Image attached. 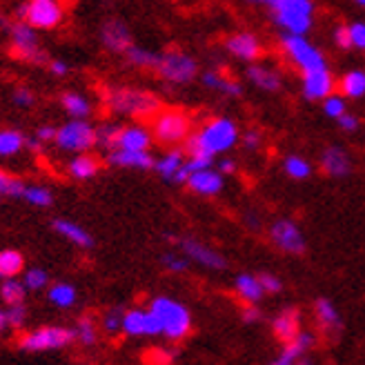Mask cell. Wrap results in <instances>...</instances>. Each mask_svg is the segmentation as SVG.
I'll use <instances>...</instances> for the list:
<instances>
[{"instance_id": "cell-56", "label": "cell", "mask_w": 365, "mask_h": 365, "mask_svg": "<svg viewBox=\"0 0 365 365\" xmlns=\"http://www.w3.org/2000/svg\"><path fill=\"white\" fill-rule=\"evenodd\" d=\"M261 319V312L254 305H250L247 309H245V314H243V321L245 323H254V321H259Z\"/></svg>"}, {"instance_id": "cell-21", "label": "cell", "mask_w": 365, "mask_h": 365, "mask_svg": "<svg viewBox=\"0 0 365 365\" xmlns=\"http://www.w3.org/2000/svg\"><path fill=\"white\" fill-rule=\"evenodd\" d=\"M51 227L58 236H63L65 241H69L71 245H76V247L89 250L91 245H94V236H91L85 227H81L78 223L69 221V218H53Z\"/></svg>"}, {"instance_id": "cell-43", "label": "cell", "mask_w": 365, "mask_h": 365, "mask_svg": "<svg viewBox=\"0 0 365 365\" xmlns=\"http://www.w3.org/2000/svg\"><path fill=\"white\" fill-rule=\"evenodd\" d=\"M25 190V182L21 178H16L7 172L0 170V196H9V198H21Z\"/></svg>"}, {"instance_id": "cell-29", "label": "cell", "mask_w": 365, "mask_h": 365, "mask_svg": "<svg viewBox=\"0 0 365 365\" xmlns=\"http://www.w3.org/2000/svg\"><path fill=\"white\" fill-rule=\"evenodd\" d=\"M61 105L71 118L87 120L91 116V103L83 94H78V91H65L61 96Z\"/></svg>"}, {"instance_id": "cell-34", "label": "cell", "mask_w": 365, "mask_h": 365, "mask_svg": "<svg viewBox=\"0 0 365 365\" xmlns=\"http://www.w3.org/2000/svg\"><path fill=\"white\" fill-rule=\"evenodd\" d=\"M200 81H203V85H205L207 89L221 91V94L232 96V98H236V96H241V94H243V89H241L239 83H234V81L221 76L218 71H205V74L200 76Z\"/></svg>"}, {"instance_id": "cell-5", "label": "cell", "mask_w": 365, "mask_h": 365, "mask_svg": "<svg viewBox=\"0 0 365 365\" xmlns=\"http://www.w3.org/2000/svg\"><path fill=\"white\" fill-rule=\"evenodd\" d=\"M74 343V330L65 325H45L41 330H31L18 336L16 345L23 352H51L63 350Z\"/></svg>"}, {"instance_id": "cell-26", "label": "cell", "mask_w": 365, "mask_h": 365, "mask_svg": "<svg viewBox=\"0 0 365 365\" xmlns=\"http://www.w3.org/2000/svg\"><path fill=\"white\" fill-rule=\"evenodd\" d=\"M234 289H236V294H239V299L241 301H245V303H250V305H254V303H259L261 299H263V294H265V289H263V285H261V281L254 277V274H239L236 277V281H234Z\"/></svg>"}, {"instance_id": "cell-15", "label": "cell", "mask_w": 365, "mask_h": 365, "mask_svg": "<svg viewBox=\"0 0 365 365\" xmlns=\"http://www.w3.org/2000/svg\"><path fill=\"white\" fill-rule=\"evenodd\" d=\"M301 87L307 101H325L330 94H334V76L327 67L305 71L301 78Z\"/></svg>"}, {"instance_id": "cell-36", "label": "cell", "mask_w": 365, "mask_h": 365, "mask_svg": "<svg viewBox=\"0 0 365 365\" xmlns=\"http://www.w3.org/2000/svg\"><path fill=\"white\" fill-rule=\"evenodd\" d=\"M125 58L130 61V65L138 67V69H156L158 61H160V53L152 51V49H143L132 45L130 49L125 51Z\"/></svg>"}, {"instance_id": "cell-44", "label": "cell", "mask_w": 365, "mask_h": 365, "mask_svg": "<svg viewBox=\"0 0 365 365\" xmlns=\"http://www.w3.org/2000/svg\"><path fill=\"white\" fill-rule=\"evenodd\" d=\"M323 112L325 116H330V118H341L343 114H348V101H345L343 94H330L325 101H323Z\"/></svg>"}, {"instance_id": "cell-50", "label": "cell", "mask_w": 365, "mask_h": 365, "mask_svg": "<svg viewBox=\"0 0 365 365\" xmlns=\"http://www.w3.org/2000/svg\"><path fill=\"white\" fill-rule=\"evenodd\" d=\"M334 43L339 49H352L350 45V34H348V25H341L334 29Z\"/></svg>"}, {"instance_id": "cell-11", "label": "cell", "mask_w": 365, "mask_h": 365, "mask_svg": "<svg viewBox=\"0 0 365 365\" xmlns=\"http://www.w3.org/2000/svg\"><path fill=\"white\" fill-rule=\"evenodd\" d=\"M16 16L34 29H53L63 23V7L56 0H29L16 9Z\"/></svg>"}, {"instance_id": "cell-25", "label": "cell", "mask_w": 365, "mask_h": 365, "mask_svg": "<svg viewBox=\"0 0 365 365\" xmlns=\"http://www.w3.org/2000/svg\"><path fill=\"white\" fill-rule=\"evenodd\" d=\"M67 172H69L71 178H76V180H89V178H94L101 172V160L94 154H89V152L76 154L74 158L69 160Z\"/></svg>"}, {"instance_id": "cell-47", "label": "cell", "mask_w": 365, "mask_h": 365, "mask_svg": "<svg viewBox=\"0 0 365 365\" xmlns=\"http://www.w3.org/2000/svg\"><path fill=\"white\" fill-rule=\"evenodd\" d=\"M348 34H350V45H352V49L365 51V23H352V25H348Z\"/></svg>"}, {"instance_id": "cell-4", "label": "cell", "mask_w": 365, "mask_h": 365, "mask_svg": "<svg viewBox=\"0 0 365 365\" xmlns=\"http://www.w3.org/2000/svg\"><path fill=\"white\" fill-rule=\"evenodd\" d=\"M150 309L160 321L163 336H168L170 341H180L190 334L192 314L182 303H178L170 297H156V299H152Z\"/></svg>"}, {"instance_id": "cell-7", "label": "cell", "mask_w": 365, "mask_h": 365, "mask_svg": "<svg viewBox=\"0 0 365 365\" xmlns=\"http://www.w3.org/2000/svg\"><path fill=\"white\" fill-rule=\"evenodd\" d=\"M53 143H56V148L63 152H71V154L89 152L96 145V127L89 120L69 118L65 125H61L56 130Z\"/></svg>"}, {"instance_id": "cell-60", "label": "cell", "mask_w": 365, "mask_h": 365, "mask_svg": "<svg viewBox=\"0 0 365 365\" xmlns=\"http://www.w3.org/2000/svg\"><path fill=\"white\" fill-rule=\"evenodd\" d=\"M297 365H312V363H309V361H305V359H301V361H299Z\"/></svg>"}, {"instance_id": "cell-51", "label": "cell", "mask_w": 365, "mask_h": 365, "mask_svg": "<svg viewBox=\"0 0 365 365\" xmlns=\"http://www.w3.org/2000/svg\"><path fill=\"white\" fill-rule=\"evenodd\" d=\"M261 138H263V136H261L259 130H247V132L241 136V143L245 145L247 150H257L259 145H261Z\"/></svg>"}, {"instance_id": "cell-35", "label": "cell", "mask_w": 365, "mask_h": 365, "mask_svg": "<svg viewBox=\"0 0 365 365\" xmlns=\"http://www.w3.org/2000/svg\"><path fill=\"white\" fill-rule=\"evenodd\" d=\"M127 309L123 305H114L107 307L103 317H101V332H105L107 336H116L123 332V319H125Z\"/></svg>"}, {"instance_id": "cell-17", "label": "cell", "mask_w": 365, "mask_h": 365, "mask_svg": "<svg viewBox=\"0 0 365 365\" xmlns=\"http://www.w3.org/2000/svg\"><path fill=\"white\" fill-rule=\"evenodd\" d=\"M107 163L116 168H130V170H152L154 156L150 150H112L107 154Z\"/></svg>"}, {"instance_id": "cell-59", "label": "cell", "mask_w": 365, "mask_h": 365, "mask_svg": "<svg viewBox=\"0 0 365 365\" xmlns=\"http://www.w3.org/2000/svg\"><path fill=\"white\" fill-rule=\"evenodd\" d=\"M247 3H252V5H267V7H272V5H274V0H247Z\"/></svg>"}, {"instance_id": "cell-6", "label": "cell", "mask_w": 365, "mask_h": 365, "mask_svg": "<svg viewBox=\"0 0 365 365\" xmlns=\"http://www.w3.org/2000/svg\"><path fill=\"white\" fill-rule=\"evenodd\" d=\"M7 34L11 41V51L16 58L27 61L31 65H47L49 56L47 51L43 49L38 36H36V29L25 23V21H16L7 25Z\"/></svg>"}, {"instance_id": "cell-38", "label": "cell", "mask_w": 365, "mask_h": 365, "mask_svg": "<svg viewBox=\"0 0 365 365\" xmlns=\"http://www.w3.org/2000/svg\"><path fill=\"white\" fill-rule=\"evenodd\" d=\"M27 148V138L18 130H0V156H16Z\"/></svg>"}, {"instance_id": "cell-13", "label": "cell", "mask_w": 365, "mask_h": 365, "mask_svg": "<svg viewBox=\"0 0 365 365\" xmlns=\"http://www.w3.org/2000/svg\"><path fill=\"white\" fill-rule=\"evenodd\" d=\"M269 239L285 254H303L305 252V236H303L301 227L294 221H289V218H281V221L272 223Z\"/></svg>"}, {"instance_id": "cell-49", "label": "cell", "mask_w": 365, "mask_h": 365, "mask_svg": "<svg viewBox=\"0 0 365 365\" xmlns=\"http://www.w3.org/2000/svg\"><path fill=\"white\" fill-rule=\"evenodd\" d=\"M259 281H261V285H263V289L267 292V294H277V292H281V287H283L281 279H277L274 274H261Z\"/></svg>"}, {"instance_id": "cell-61", "label": "cell", "mask_w": 365, "mask_h": 365, "mask_svg": "<svg viewBox=\"0 0 365 365\" xmlns=\"http://www.w3.org/2000/svg\"><path fill=\"white\" fill-rule=\"evenodd\" d=\"M356 5H361V7H365V0H356Z\"/></svg>"}, {"instance_id": "cell-8", "label": "cell", "mask_w": 365, "mask_h": 365, "mask_svg": "<svg viewBox=\"0 0 365 365\" xmlns=\"http://www.w3.org/2000/svg\"><path fill=\"white\" fill-rule=\"evenodd\" d=\"M281 47H283V53L287 56V61L294 63L303 71V74H305V71H314V69L327 67L323 51L309 43L305 36L283 34L281 36Z\"/></svg>"}, {"instance_id": "cell-58", "label": "cell", "mask_w": 365, "mask_h": 365, "mask_svg": "<svg viewBox=\"0 0 365 365\" xmlns=\"http://www.w3.org/2000/svg\"><path fill=\"white\" fill-rule=\"evenodd\" d=\"M7 330V319H5V309H0V332Z\"/></svg>"}, {"instance_id": "cell-27", "label": "cell", "mask_w": 365, "mask_h": 365, "mask_svg": "<svg viewBox=\"0 0 365 365\" xmlns=\"http://www.w3.org/2000/svg\"><path fill=\"white\" fill-rule=\"evenodd\" d=\"M314 309H317V319H319V323H321V327L323 330L330 334V332H341V327H343V321H341V317H339V309H336V305L330 301V299H319L317 301V305H314Z\"/></svg>"}, {"instance_id": "cell-33", "label": "cell", "mask_w": 365, "mask_h": 365, "mask_svg": "<svg viewBox=\"0 0 365 365\" xmlns=\"http://www.w3.org/2000/svg\"><path fill=\"white\" fill-rule=\"evenodd\" d=\"M339 94L345 98H363L365 96V71L352 69L339 83Z\"/></svg>"}, {"instance_id": "cell-14", "label": "cell", "mask_w": 365, "mask_h": 365, "mask_svg": "<svg viewBox=\"0 0 365 365\" xmlns=\"http://www.w3.org/2000/svg\"><path fill=\"white\" fill-rule=\"evenodd\" d=\"M176 245L192 263H198L200 267L225 269V265H227V261L223 259V254H218L216 250L207 247L205 243H200L196 239H187V236H182V239H176Z\"/></svg>"}, {"instance_id": "cell-10", "label": "cell", "mask_w": 365, "mask_h": 365, "mask_svg": "<svg viewBox=\"0 0 365 365\" xmlns=\"http://www.w3.org/2000/svg\"><path fill=\"white\" fill-rule=\"evenodd\" d=\"M156 71L160 74L163 81H168L172 85H187L198 74V63L190 56V53L165 51V53H160Z\"/></svg>"}, {"instance_id": "cell-19", "label": "cell", "mask_w": 365, "mask_h": 365, "mask_svg": "<svg viewBox=\"0 0 365 365\" xmlns=\"http://www.w3.org/2000/svg\"><path fill=\"white\" fill-rule=\"evenodd\" d=\"M101 41H103V45L109 51H114V53H125L127 49L134 45L130 29H127V25L120 23V21L105 23L103 29H101Z\"/></svg>"}, {"instance_id": "cell-18", "label": "cell", "mask_w": 365, "mask_h": 365, "mask_svg": "<svg viewBox=\"0 0 365 365\" xmlns=\"http://www.w3.org/2000/svg\"><path fill=\"white\" fill-rule=\"evenodd\" d=\"M152 130H148L145 125H120V132L116 138L114 150H150L152 145Z\"/></svg>"}, {"instance_id": "cell-9", "label": "cell", "mask_w": 365, "mask_h": 365, "mask_svg": "<svg viewBox=\"0 0 365 365\" xmlns=\"http://www.w3.org/2000/svg\"><path fill=\"white\" fill-rule=\"evenodd\" d=\"M192 130L190 116L180 109H160L154 116L152 123V134L158 143L165 145H176V143H185Z\"/></svg>"}, {"instance_id": "cell-24", "label": "cell", "mask_w": 365, "mask_h": 365, "mask_svg": "<svg viewBox=\"0 0 365 365\" xmlns=\"http://www.w3.org/2000/svg\"><path fill=\"white\" fill-rule=\"evenodd\" d=\"M247 78L252 85H257L263 91H279L281 89V74L269 65H261V63L250 65Z\"/></svg>"}, {"instance_id": "cell-30", "label": "cell", "mask_w": 365, "mask_h": 365, "mask_svg": "<svg viewBox=\"0 0 365 365\" xmlns=\"http://www.w3.org/2000/svg\"><path fill=\"white\" fill-rule=\"evenodd\" d=\"M185 154L180 150H170L168 154H163L156 163H154V170L165 178V180H174L176 174L180 172V168L185 165Z\"/></svg>"}, {"instance_id": "cell-57", "label": "cell", "mask_w": 365, "mask_h": 365, "mask_svg": "<svg viewBox=\"0 0 365 365\" xmlns=\"http://www.w3.org/2000/svg\"><path fill=\"white\" fill-rule=\"evenodd\" d=\"M27 148H29V150H34V152H41L43 143H41L38 138H27Z\"/></svg>"}, {"instance_id": "cell-20", "label": "cell", "mask_w": 365, "mask_h": 365, "mask_svg": "<svg viewBox=\"0 0 365 365\" xmlns=\"http://www.w3.org/2000/svg\"><path fill=\"white\" fill-rule=\"evenodd\" d=\"M187 187L198 196H216L218 192L223 190V174L218 170H214V168L194 172L187 178Z\"/></svg>"}, {"instance_id": "cell-16", "label": "cell", "mask_w": 365, "mask_h": 365, "mask_svg": "<svg viewBox=\"0 0 365 365\" xmlns=\"http://www.w3.org/2000/svg\"><path fill=\"white\" fill-rule=\"evenodd\" d=\"M225 49H227V53H232L234 58H241L247 63L259 61L261 53H263V45L259 41V36H254L252 31L232 34L225 41Z\"/></svg>"}, {"instance_id": "cell-12", "label": "cell", "mask_w": 365, "mask_h": 365, "mask_svg": "<svg viewBox=\"0 0 365 365\" xmlns=\"http://www.w3.org/2000/svg\"><path fill=\"white\" fill-rule=\"evenodd\" d=\"M123 332L127 336H134V339L158 336V334H163V327H160V321L156 319V314L150 307H132L125 312Z\"/></svg>"}, {"instance_id": "cell-1", "label": "cell", "mask_w": 365, "mask_h": 365, "mask_svg": "<svg viewBox=\"0 0 365 365\" xmlns=\"http://www.w3.org/2000/svg\"><path fill=\"white\" fill-rule=\"evenodd\" d=\"M239 143V127L230 118H212L196 134H190L185 140L187 156L214 158L218 154L230 152Z\"/></svg>"}, {"instance_id": "cell-42", "label": "cell", "mask_w": 365, "mask_h": 365, "mask_svg": "<svg viewBox=\"0 0 365 365\" xmlns=\"http://www.w3.org/2000/svg\"><path fill=\"white\" fill-rule=\"evenodd\" d=\"M23 283L27 292H41L49 287V274L43 267H31L23 274Z\"/></svg>"}, {"instance_id": "cell-2", "label": "cell", "mask_w": 365, "mask_h": 365, "mask_svg": "<svg viewBox=\"0 0 365 365\" xmlns=\"http://www.w3.org/2000/svg\"><path fill=\"white\" fill-rule=\"evenodd\" d=\"M105 103L114 114L134 116V118H152L160 112V101L152 91L136 87H112L107 89Z\"/></svg>"}, {"instance_id": "cell-41", "label": "cell", "mask_w": 365, "mask_h": 365, "mask_svg": "<svg viewBox=\"0 0 365 365\" xmlns=\"http://www.w3.org/2000/svg\"><path fill=\"white\" fill-rule=\"evenodd\" d=\"M118 132H120V125H116V123H105V125L96 127V145L107 152H112L116 148Z\"/></svg>"}, {"instance_id": "cell-48", "label": "cell", "mask_w": 365, "mask_h": 365, "mask_svg": "<svg viewBox=\"0 0 365 365\" xmlns=\"http://www.w3.org/2000/svg\"><path fill=\"white\" fill-rule=\"evenodd\" d=\"M14 103L18 107H23V109H29L36 103V96H34V91L29 87H16L14 89Z\"/></svg>"}, {"instance_id": "cell-54", "label": "cell", "mask_w": 365, "mask_h": 365, "mask_svg": "<svg viewBox=\"0 0 365 365\" xmlns=\"http://www.w3.org/2000/svg\"><path fill=\"white\" fill-rule=\"evenodd\" d=\"M339 125H341V130H345V132H354V130H359V118L348 112V114H343L339 118Z\"/></svg>"}, {"instance_id": "cell-22", "label": "cell", "mask_w": 365, "mask_h": 365, "mask_svg": "<svg viewBox=\"0 0 365 365\" xmlns=\"http://www.w3.org/2000/svg\"><path fill=\"white\" fill-rule=\"evenodd\" d=\"M321 170H323L327 176H334V178L348 176L350 170H352L350 154L345 152L343 148H327V150L321 154Z\"/></svg>"}, {"instance_id": "cell-37", "label": "cell", "mask_w": 365, "mask_h": 365, "mask_svg": "<svg viewBox=\"0 0 365 365\" xmlns=\"http://www.w3.org/2000/svg\"><path fill=\"white\" fill-rule=\"evenodd\" d=\"M27 297V287L23 283V279H5L0 283V299H3L5 305H18V303H25Z\"/></svg>"}, {"instance_id": "cell-31", "label": "cell", "mask_w": 365, "mask_h": 365, "mask_svg": "<svg viewBox=\"0 0 365 365\" xmlns=\"http://www.w3.org/2000/svg\"><path fill=\"white\" fill-rule=\"evenodd\" d=\"M47 299H49L51 305H56L61 309H67V307H74L76 305L78 294H76V287L74 285L61 281V283H53V285L47 287Z\"/></svg>"}, {"instance_id": "cell-3", "label": "cell", "mask_w": 365, "mask_h": 365, "mask_svg": "<svg viewBox=\"0 0 365 365\" xmlns=\"http://www.w3.org/2000/svg\"><path fill=\"white\" fill-rule=\"evenodd\" d=\"M272 18L283 34L305 36L314 25V3L312 0H274L269 7Z\"/></svg>"}, {"instance_id": "cell-45", "label": "cell", "mask_w": 365, "mask_h": 365, "mask_svg": "<svg viewBox=\"0 0 365 365\" xmlns=\"http://www.w3.org/2000/svg\"><path fill=\"white\" fill-rule=\"evenodd\" d=\"M160 263H163V267H165L168 272H172V274H182V272H187L192 261L182 252L180 254L178 252H165L160 257Z\"/></svg>"}, {"instance_id": "cell-40", "label": "cell", "mask_w": 365, "mask_h": 365, "mask_svg": "<svg viewBox=\"0 0 365 365\" xmlns=\"http://www.w3.org/2000/svg\"><path fill=\"white\" fill-rule=\"evenodd\" d=\"M21 198L34 207H49L53 203V194L45 185H25Z\"/></svg>"}, {"instance_id": "cell-28", "label": "cell", "mask_w": 365, "mask_h": 365, "mask_svg": "<svg viewBox=\"0 0 365 365\" xmlns=\"http://www.w3.org/2000/svg\"><path fill=\"white\" fill-rule=\"evenodd\" d=\"M71 330H74V341H78L83 348H94L101 336V323L94 317H81Z\"/></svg>"}, {"instance_id": "cell-55", "label": "cell", "mask_w": 365, "mask_h": 365, "mask_svg": "<svg viewBox=\"0 0 365 365\" xmlns=\"http://www.w3.org/2000/svg\"><path fill=\"white\" fill-rule=\"evenodd\" d=\"M236 170V163L232 158H223L221 163H218V172L221 174H232Z\"/></svg>"}, {"instance_id": "cell-32", "label": "cell", "mask_w": 365, "mask_h": 365, "mask_svg": "<svg viewBox=\"0 0 365 365\" xmlns=\"http://www.w3.org/2000/svg\"><path fill=\"white\" fill-rule=\"evenodd\" d=\"M25 272V257L18 250H3L0 252V281L14 279Z\"/></svg>"}, {"instance_id": "cell-46", "label": "cell", "mask_w": 365, "mask_h": 365, "mask_svg": "<svg viewBox=\"0 0 365 365\" xmlns=\"http://www.w3.org/2000/svg\"><path fill=\"white\" fill-rule=\"evenodd\" d=\"M5 319H7V330H23V325L27 321V307H25V303L7 305L5 307Z\"/></svg>"}, {"instance_id": "cell-23", "label": "cell", "mask_w": 365, "mask_h": 365, "mask_svg": "<svg viewBox=\"0 0 365 365\" xmlns=\"http://www.w3.org/2000/svg\"><path fill=\"white\" fill-rule=\"evenodd\" d=\"M272 327H274V334H277V339H281L283 343L294 341V336L301 332L299 309H294V307L283 309V312L272 321Z\"/></svg>"}, {"instance_id": "cell-39", "label": "cell", "mask_w": 365, "mask_h": 365, "mask_svg": "<svg viewBox=\"0 0 365 365\" xmlns=\"http://www.w3.org/2000/svg\"><path fill=\"white\" fill-rule=\"evenodd\" d=\"M283 170L289 178H294V180H305L309 174H312V165H309V160L303 158V156H297V154H292L283 160Z\"/></svg>"}, {"instance_id": "cell-52", "label": "cell", "mask_w": 365, "mask_h": 365, "mask_svg": "<svg viewBox=\"0 0 365 365\" xmlns=\"http://www.w3.org/2000/svg\"><path fill=\"white\" fill-rule=\"evenodd\" d=\"M47 69H49V74H53V76H65L67 71H69V65L63 58H53V61L49 58Z\"/></svg>"}, {"instance_id": "cell-53", "label": "cell", "mask_w": 365, "mask_h": 365, "mask_svg": "<svg viewBox=\"0 0 365 365\" xmlns=\"http://www.w3.org/2000/svg\"><path fill=\"white\" fill-rule=\"evenodd\" d=\"M56 130L58 127H53V125H41L38 130H36V138H38L41 143H49L56 138Z\"/></svg>"}]
</instances>
